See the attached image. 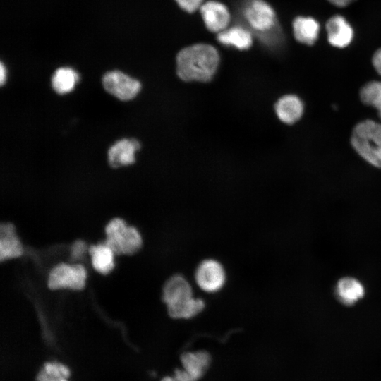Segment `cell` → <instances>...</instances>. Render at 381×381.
<instances>
[{
	"mask_svg": "<svg viewBox=\"0 0 381 381\" xmlns=\"http://www.w3.org/2000/svg\"><path fill=\"white\" fill-rule=\"evenodd\" d=\"M320 25L311 16H299L292 23L293 34L295 39L306 45H313L318 39Z\"/></svg>",
	"mask_w": 381,
	"mask_h": 381,
	"instance_id": "cell-13",
	"label": "cell"
},
{
	"mask_svg": "<svg viewBox=\"0 0 381 381\" xmlns=\"http://www.w3.org/2000/svg\"><path fill=\"white\" fill-rule=\"evenodd\" d=\"M79 80L78 73L71 68L61 67L56 70L52 77V86L59 94L72 91Z\"/></svg>",
	"mask_w": 381,
	"mask_h": 381,
	"instance_id": "cell-19",
	"label": "cell"
},
{
	"mask_svg": "<svg viewBox=\"0 0 381 381\" xmlns=\"http://www.w3.org/2000/svg\"><path fill=\"white\" fill-rule=\"evenodd\" d=\"M184 11L192 13L199 10L204 0H174Z\"/></svg>",
	"mask_w": 381,
	"mask_h": 381,
	"instance_id": "cell-23",
	"label": "cell"
},
{
	"mask_svg": "<svg viewBox=\"0 0 381 381\" xmlns=\"http://www.w3.org/2000/svg\"><path fill=\"white\" fill-rule=\"evenodd\" d=\"M372 64L377 73L381 75V48L373 54Z\"/></svg>",
	"mask_w": 381,
	"mask_h": 381,
	"instance_id": "cell-26",
	"label": "cell"
},
{
	"mask_svg": "<svg viewBox=\"0 0 381 381\" xmlns=\"http://www.w3.org/2000/svg\"><path fill=\"white\" fill-rule=\"evenodd\" d=\"M205 307L204 301L193 296L186 301L167 308L170 317L175 319H189L200 313Z\"/></svg>",
	"mask_w": 381,
	"mask_h": 381,
	"instance_id": "cell-21",
	"label": "cell"
},
{
	"mask_svg": "<svg viewBox=\"0 0 381 381\" xmlns=\"http://www.w3.org/2000/svg\"><path fill=\"white\" fill-rule=\"evenodd\" d=\"M184 370L196 380L207 371L210 363V356L205 351L186 352L181 356Z\"/></svg>",
	"mask_w": 381,
	"mask_h": 381,
	"instance_id": "cell-17",
	"label": "cell"
},
{
	"mask_svg": "<svg viewBox=\"0 0 381 381\" xmlns=\"http://www.w3.org/2000/svg\"><path fill=\"white\" fill-rule=\"evenodd\" d=\"M23 253V248L11 223H2L0 226V260L17 258Z\"/></svg>",
	"mask_w": 381,
	"mask_h": 381,
	"instance_id": "cell-16",
	"label": "cell"
},
{
	"mask_svg": "<svg viewBox=\"0 0 381 381\" xmlns=\"http://www.w3.org/2000/svg\"><path fill=\"white\" fill-rule=\"evenodd\" d=\"M332 5L337 7H346L356 0H327Z\"/></svg>",
	"mask_w": 381,
	"mask_h": 381,
	"instance_id": "cell-27",
	"label": "cell"
},
{
	"mask_svg": "<svg viewBox=\"0 0 381 381\" xmlns=\"http://www.w3.org/2000/svg\"><path fill=\"white\" fill-rule=\"evenodd\" d=\"M195 277L202 290L214 293L220 290L224 286L226 274L224 267L218 261L208 259L198 265Z\"/></svg>",
	"mask_w": 381,
	"mask_h": 381,
	"instance_id": "cell-7",
	"label": "cell"
},
{
	"mask_svg": "<svg viewBox=\"0 0 381 381\" xmlns=\"http://www.w3.org/2000/svg\"><path fill=\"white\" fill-rule=\"evenodd\" d=\"M105 243L116 254L131 255L142 246V238L133 226H128L120 218H114L105 227Z\"/></svg>",
	"mask_w": 381,
	"mask_h": 381,
	"instance_id": "cell-3",
	"label": "cell"
},
{
	"mask_svg": "<svg viewBox=\"0 0 381 381\" xmlns=\"http://www.w3.org/2000/svg\"><path fill=\"white\" fill-rule=\"evenodd\" d=\"M274 108L277 117L286 124L296 123L303 113V102L298 97L294 95L282 97L277 102Z\"/></svg>",
	"mask_w": 381,
	"mask_h": 381,
	"instance_id": "cell-15",
	"label": "cell"
},
{
	"mask_svg": "<svg viewBox=\"0 0 381 381\" xmlns=\"http://www.w3.org/2000/svg\"><path fill=\"white\" fill-rule=\"evenodd\" d=\"M361 102L375 107L381 117V81H370L362 87L360 91Z\"/></svg>",
	"mask_w": 381,
	"mask_h": 381,
	"instance_id": "cell-22",
	"label": "cell"
},
{
	"mask_svg": "<svg viewBox=\"0 0 381 381\" xmlns=\"http://www.w3.org/2000/svg\"><path fill=\"white\" fill-rule=\"evenodd\" d=\"M192 297L190 284L180 274L172 276L164 285L162 299L167 308L181 304Z\"/></svg>",
	"mask_w": 381,
	"mask_h": 381,
	"instance_id": "cell-10",
	"label": "cell"
},
{
	"mask_svg": "<svg viewBox=\"0 0 381 381\" xmlns=\"http://www.w3.org/2000/svg\"><path fill=\"white\" fill-rule=\"evenodd\" d=\"M220 56L212 45L198 43L182 49L176 56V73L183 80L208 82L218 68Z\"/></svg>",
	"mask_w": 381,
	"mask_h": 381,
	"instance_id": "cell-1",
	"label": "cell"
},
{
	"mask_svg": "<svg viewBox=\"0 0 381 381\" xmlns=\"http://www.w3.org/2000/svg\"><path fill=\"white\" fill-rule=\"evenodd\" d=\"M243 15L248 25L261 34L275 32L277 15L274 8L265 0H250L243 8Z\"/></svg>",
	"mask_w": 381,
	"mask_h": 381,
	"instance_id": "cell-4",
	"label": "cell"
},
{
	"mask_svg": "<svg viewBox=\"0 0 381 381\" xmlns=\"http://www.w3.org/2000/svg\"><path fill=\"white\" fill-rule=\"evenodd\" d=\"M6 68L5 67V66L4 65V64L2 62H1V65H0V82H1V85H4V83H5L6 80Z\"/></svg>",
	"mask_w": 381,
	"mask_h": 381,
	"instance_id": "cell-28",
	"label": "cell"
},
{
	"mask_svg": "<svg viewBox=\"0 0 381 381\" xmlns=\"http://www.w3.org/2000/svg\"><path fill=\"white\" fill-rule=\"evenodd\" d=\"M89 253L92 265L96 271L107 274L113 270L114 253L105 243L91 246Z\"/></svg>",
	"mask_w": 381,
	"mask_h": 381,
	"instance_id": "cell-18",
	"label": "cell"
},
{
	"mask_svg": "<svg viewBox=\"0 0 381 381\" xmlns=\"http://www.w3.org/2000/svg\"><path fill=\"white\" fill-rule=\"evenodd\" d=\"M85 248L86 246L85 242L82 241H75L71 247V258L73 259L80 258L85 253Z\"/></svg>",
	"mask_w": 381,
	"mask_h": 381,
	"instance_id": "cell-24",
	"label": "cell"
},
{
	"mask_svg": "<svg viewBox=\"0 0 381 381\" xmlns=\"http://www.w3.org/2000/svg\"><path fill=\"white\" fill-rule=\"evenodd\" d=\"M217 40L224 46L233 47L239 50H247L253 43L250 31L241 25L228 27L217 33Z\"/></svg>",
	"mask_w": 381,
	"mask_h": 381,
	"instance_id": "cell-14",
	"label": "cell"
},
{
	"mask_svg": "<svg viewBox=\"0 0 381 381\" xmlns=\"http://www.w3.org/2000/svg\"><path fill=\"white\" fill-rule=\"evenodd\" d=\"M174 381H196L197 380L193 377L186 370H176L174 377Z\"/></svg>",
	"mask_w": 381,
	"mask_h": 381,
	"instance_id": "cell-25",
	"label": "cell"
},
{
	"mask_svg": "<svg viewBox=\"0 0 381 381\" xmlns=\"http://www.w3.org/2000/svg\"><path fill=\"white\" fill-rule=\"evenodd\" d=\"M102 85L107 92L123 101L134 98L141 87L138 80L119 71L106 73Z\"/></svg>",
	"mask_w": 381,
	"mask_h": 381,
	"instance_id": "cell-6",
	"label": "cell"
},
{
	"mask_svg": "<svg viewBox=\"0 0 381 381\" xmlns=\"http://www.w3.org/2000/svg\"><path fill=\"white\" fill-rule=\"evenodd\" d=\"M200 13L206 28L219 33L229 25L231 13L227 6L220 1L209 0L200 6Z\"/></svg>",
	"mask_w": 381,
	"mask_h": 381,
	"instance_id": "cell-8",
	"label": "cell"
},
{
	"mask_svg": "<svg viewBox=\"0 0 381 381\" xmlns=\"http://www.w3.org/2000/svg\"><path fill=\"white\" fill-rule=\"evenodd\" d=\"M71 372L64 364L57 362H46L36 376V381H68Z\"/></svg>",
	"mask_w": 381,
	"mask_h": 381,
	"instance_id": "cell-20",
	"label": "cell"
},
{
	"mask_svg": "<svg viewBox=\"0 0 381 381\" xmlns=\"http://www.w3.org/2000/svg\"><path fill=\"white\" fill-rule=\"evenodd\" d=\"M162 381H174V380L171 377H164Z\"/></svg>",
	"mask_w": 381,
	"mask_h": 381,
	"instance_id": "cell-29",
	"label": "cell"
},
{
	"mask_svg": "<svg viewBox=\"0 0 381 381\" xmlns=\"http://www.w3.org/2000/svg\"><path fill=\"white\" fill-rule=\"evenodd\" d=\"M351 143L362 158L381 168V124L370 119L358 123L351 133Z\"/></svg>",
	"mask_w": 381,
	"mask_h": 381,
	"instance_id": "cell-2",
	"label": "cell"
},
{
	"mask_svg": "<svg viewBox=\"0 0 381 381\" xmlns=\"http://www.w3.org/2000/svg\"><path fill=\"white\" fill-rule=\"evenodd\" d=\"M140 143L135 139H122L116 142L108 150V161L111 167L117 168L133 164Z\"/></svg>",
	"mask_w": 381,
	"mask_h": 381,
	"instance_id": "cell-11",
	"label": "cell"
},
{
	"mask_svg": "<svg viewBox=\"0 0 381 381\" xmlns=\"http://www.w3.org/2000/svg\"><path fill=\"white\" fill-rule=\"evenodd\" d=\"M328 42L337 48H345L353 40L354 31L349 22L341 15L331 16L325 24Z\"/></svg>",
	"mask_w": 381,
	"mask_h": 381,
	"instance_id": "cell-9",
	"label": "cell"
},
{
	"mask_svg": "<svg viewBox=\"0 0 381 381\" xmlns=\"http://www.w3.org/2000/svg\"><path fill=\"white\" fill-rule=\"evenodd\" d=\"M86 277V270L81 265L61 263L50 271L47 285L50 289L67 288L80 290L85 286Z\"/></svg>",
	"mask_w": 381,
	"mask_h": 381,
	"instance_id": "cell-5",
	"label": "cell"
},
{
	"mask_svg": "<svg viewBox=\"0 0 381 381\" xmlns=\"http://www.w3.org/2000/svg\"><path fill=\"white\" fill-rule=\"evenodd\" d=\"M334 293L336 298L341 303L352 306L363 298L365 289L363 284L357 279L345 277L337 282Z\"/></svg>",
	"mask_w": 381,
	"mask_h": 381,
	"instance_id": "cell-12",
	"label": "cell"
}]
</instances>
